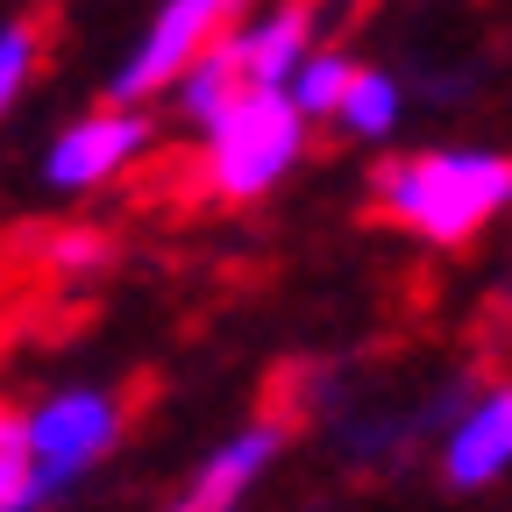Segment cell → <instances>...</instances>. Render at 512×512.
Here are the masks:
<instances>
[{
    "mask_svg": "<svg viewBox=\"0 0 512 512\" xmlns=\"http://www.w3.org/2000/svg\"><path fill=\"white\" fill-rule=\"evenodd\" d=\"M512 207V157L498 150H413L377 164V214L434 249H463Z\"/></svg>",
    "mask_w": 512,
    "mask_h": 512,
    "instance_id": "1",
    "label": "cell"
},
{
    "mask_svg": "<svg viewBox=\"0 0 512 512\" xmlns=\"http://www.w3.org/2000/svg\"><path fill=\"white\" fill-rule=\"evenodd\" d=\"M29 498L22 512H43L57 505L64 491H79L121 441V399L100 392V384H64V392H50L29 420Z\"/></svg>",
    "mask_w": 512,
    "mask_h": 512,
    "instance_id": "2",
    "label": "cell"
},
{
    "mask_svg": "<svg viewBox=\"0 0 512 512\" xmlns=\"http://www.w3.org/2000/svg\"><path fill=\"white\" fill-rule=\"evenodd\" d=\"M306 157V121L285 93H242L214 128H207V150H200V171H207V192L214 200H264V192Z\"/></svg>",
    "mask_w": 512,
    "mask_h": 512,
    "instance_id": "3",
    "label": "cell"
},
{
    "mask_svg": "<svg viewBox=\"0 0 512 512\" xmlns=\"http://www.w3.org/2000/svg\"><path fill=\"white\" fill-rule=\"evenodd\" d=\"M235 22H242V15H228L221 0H171V8H157L150 29L136 36V50L114 64L107 107H136V114H143V100L171 93V86L192 72V64H200V57L235 29Z\"/></svg>",
    "mask_w": 512,
    "mask_h": 512,
    "instance_id": "4",
    "label": "cell"
},
{
    "mask_svg": "<svg viewBox=\"0 0 512 512\" xmlns=\"http://www.w3.org/2000/svg\"><path fill=\"white\" fill-rule=\"evenodd\" d=\"M150 136H157L150 114H136V107H93V114H79L50 143L43 178L57 192H93V185H107V178H121L128 164H136L150 150Z\"/></svg>",
    "mask_w": 512,
    "mask_h": 512,
    "instance_id": "5",
    "label": "cell"
},
{
    "mask_svg": "<svg viewBox=\"0 0 512 512\" xmlns=\"http://www.w3.org/2000/svg\"><path fill=\"white\" fill-rule=\"evenodd\" d=\"M313 29H320L313 8H264V15H242V22L221 36L228 57H235L242 93H285L292 72L306 64V50H313Z\"/></svg>",
    "mask_w": 512,
    "mask_h": 512,
    "instance_id": "6",
    "label": "cell"
},
{
    "mask_svg": "<svg viewBox=\"0 0 512 512\" xmlns=\"http://www.w3.org/2000/svg\"><path fill=\"white\" fill-rule=\"evenodd\" d=\"M512 470V377L491 384L484 399L456 413V427L441 434V477L456 491H484Z\"/></svg>",
    "mask_w": 512,
    "mask_h": 512,
    "instance_id": "7",
    "label": "cell"
},
{
    "mask_svg": "<svg viewBox=\"0 0 512 512\" xmlns=\"http://www.w3.org/2000/svg\"><path fill=\"white\" fill-rule=\"evenodd\" d=\"M278 448H285V420H256V427L228 434L214 456L192 470V484H185V498L171 512H235L249 498V484L278 463Z\"/></svg>",
    "mask_w": 512,
    "mask_h": 512,
    "instance_id": "8",
    "label": "cell"
},
{
    "mask_svg": "<svg viewBox=\"0 0 512 512\" xmlns=\"http://www.w3.org/2000/svg\"><path fill=\"white\" fill-rule=\"evenodd\" d=\"M349 86H356L349 50H342V43H313L306 64L292 72V86H285V100L299 107V121H335L342 100H349Z\"/></svg>",
    "mask_w": 512,
    "mask_h": 512,
    "instance_id": "9",
    "label": "cell"
},
{
    "mask_svg": "<svg viewBox=\"0 0 512 512\" xmlns=\"http://www.w3.org/2000/svg\"><path fill=\"white\" fill-rule=\"evenodd\" d=\"M242 100V79H235V57H228V43H214L200 64H192V72L171 86V107L192 121V128H214L228 107Z\"/></svg>",
    "mask_w": 512,
    "mask_h": 512,
    "instance_id": "10",
    "label": "cell"
},
{
    "mask_svg": "<svg viewBox=\"0 0 512 512\" xmlns=\"http://www.w3.org/2000/svg\"><path fill=\"white\" fill-rule=\"evenodd\" d=\"M399 114H406V93H399V79L392 72H370V64H356V86H349V100H342V128L349 136H363V143H384L399 128Z\"/></svg>",
    "mask_w": 512,
    "mask_h": 512,
    "instance_id": "11",
    "label": "cell"
},
{
    "mask_svg": "<svg viewBox=\"0 0 512 512\" xmlns=\"http://www.w3.org/2000/svg\"><path fill=\"white\" fill-rule=\"evenodd\" d=\"M107 264H114V242L100 228H57L43 242V271H57V278H93Z\"/></svg>",
    "mask_w": 512,
    "mask_h": 512,
    "instance_id": "12",
    "label": "cell"
},
{
    "mask_svg": "<svg viewBox=\"0 0 512 512\" xmlns=\"http://www.w3.org/2000/svg\"><path fill=\"white\" fill-rule=\"evenodd\" d=\"M36 79V29L29 22H0V114H8Z\"/></svg>",
    "mask_w": 512,
    "mask_h": 512,
    "instance_id": "13",
    "label": "cell"
},
{
    "mask_svg": "<svg viewBox=\"0 0 512 512\" xmlns=\"http://www.w3.org/2000/svg\"><path fill=\"white\" fill-rule=\"evenodd\" d=\"M22 498H29V434L22 420L0 413V512H22Z\"/></svg>",
    "mask_w": 512,
    "mask_h": 512,
    "instance_id": "14",
    "label": "cell"
}]
</instances>
